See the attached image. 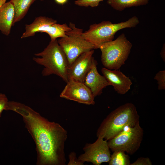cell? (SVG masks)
Here are the masks:
<instances>
[{
	"mask_svg": "<svg viewBox=\"0 0 165 165\" xmlns=\"http://www.w3.org/2000/svg\"><path fill=\"white\" fill-rule=\"evenodd\" d=\"M8 101L6 95L0 92V118L3 111L5 110L6 106Z\"/></svg>",
	"mask_w": 165,
	"mask_h": 165,
	"instance_id": "23",
	"label": "cell"
},
{
	"mask_svg": "<svg viewBox=\"0 0 165 165\" xmlns=\"http://www.w3.org/2000/svg\"><path fill=\"white\" fill-rule=\"evenodd\" d=\"M165 45H164V46H163L160 53L161 56L164 62H165Z\"/></svg>",
	"mask_w": 165,
	"mask_h": 165,
	"instance_id": "24",
	"label": "cell"
},
{
	"mask_svg": "<svg viewBox=\"0 0 165 165\" xmlns=\"http://www.w3.org/2000/svg\"><path fill=\"white\" fill-rule=\"evenodd\" d=\"M60 94V97L86 105H94V97L83 83L70 80Z\"/></svg>",
	"mask_w": 165,
	"mask_h": 165,
	"instance_id": "9",
	"label": "cell"
},
{
	"mask_svg": "<svg viewBox=\"0 0 165 165\" xmlns=\"http://www.w3.org/2000/svg\"><path fill=\"white\" fill-rule=\"evenodd\" d=\"M139 23L138 17L134 16L125 22L113 24L109 21H103L91 25L89 29L83 32V37L94 46L99 49L103 44L113 40L117 32L124 28L135 27Z\"/></svg>",
	"mask_w": 165,
	"mask_h": 165,
	"instance_id": "4",
	"label": "cell"
},
{
	"mask_svg": "<svg viewBox=\"0 0 165 165\" xmlns=\"http://www.w3.org/2000/svg\"><path fill=\"white\" fill-rule=\"evenodd\" d=\"M94 50H92L80 55L70 66L67 70L68 81L73 80L83 83L91 65Z\"/></svg>",
	"mask_w": 165,
	"mask_h": 165,
	"instance_id": "10",
	"label": "cell"
},
{
	"mask_svg": "<svg viewBox=\"0 0 165 165\" xmlns=\"http://www.w3.org/2000/svg\"><path fill=\"white\" fill-rule=\"evenodd\" d=\"M35 55L40 57H34L33 59L36 63L44 67L42 72L43 76L55 75L66 82L68 81V61L57 39L51 41L43 51Z\"/></svg>",
	"mask_w": 165,
	"mask_h": 165,
	"instance_id": "3",
	"label": "cell"
},
{
	"mask_svg": "<svg viewBox=\"0 0 165 165\" xmlns=\"http://www.w3.org/2000/svg\"><path fill=\"white\" fill-rule=\"evenodd\" d=\"M148 0H108L107 3L114 9L120 11L126 8L145 5Z\"/></svg>",
	"mask_w": 165,
	"mask_h": 165,
	"instance_id": "16",
	"label": "cell"
},
{
	"mask_svg": "<svg viewBox=\"0 0 165 165\" xmlns=\"http://www.w3.org/2000/svg\"><path fill=\"white\" fill-rule=\"evenodd\" d=\"M152 163L149 158L141 157L138 158L135 162L130 163V165H152Z\"/></svg>",
	"mask_w": 165,
	"mask_h": 165,
	"instance_id": "22",
	"label": "cell"
},
{
	"mask_svg": "<svg viewBox=\"0 0 165 165\" xmlns=\"http://www.w3.org/2000/svg\"><path fill=\"white\" fill-rule=\"evenodd\" d=\"M6 0H0V7L6 2Z\"/></svg>",
	"mask_w": 165,
	"mask_h": 165,
	"instance_id": "26",
	"label": "cell"
},
{
	"mask_svg": "<svg viewBox=\"0 0 165 165\" xmlns=\"http://www.w3.org/2000/svg\"><path fill=\"white\" fill-rule=\"evenodd\" d=\"M71 29L66 33V36L57 40L67 57L69 66L81 54L94 49V46L82 36L83 29L76 27L70 22Z\"/></svg>",
	"mask_w": 165,
	"mask_h": 165,
	"instance_id": "6",
	"label": "cell"
},
{
	"mask_svg": "<svg viewBox=\"0 0 165 165\" xmlns=\"http://www.w3.org/2000/svg\"><path fill=\"white\" fill-rule=\"evenodd\" d=\"M56 23L57 21L51 18L45 16L37 17L32 23L25 25V31L21 38L33 36L37 32L45 33L51 25Z\"/></svg>",
	"mask_w": 165,
	"mask_h": 165,
	"instance_id": "13",
	"label": "cell"
},
{
	"mask_svg": "<svg viewBox=\"0 0 165 165\" xmlns=\"http://www.w3.org/2000/svg\"><path fill=\"white\" fill-rule=\"evenodd\" d=\"M15 15L14 6L10 1L0 7V31L3 34L7 36L10 34Z\"/></svg>",
	"mask_w": 165,
	"mask_h": 165,
	"instance_id": "14",
	"label": "cell"
},
{
	"mask_svg": "<svg viewBox=\"0 0 165 165\" xmlns=\"http://www.w3.org/2000/svg\"><path fill=\"white\" fill-rule=\"evenodd\" d=\"M69 161L68 165H83V163L79 161L76 157V154L74 152L70 153L68 155Z\"/></svg>",
	"mask_w": 165,
	"mask_h": 165,
	"instance_id": "21",
	"label": "cell"
},
{
	"mask_svg": "<svg viewBox=\"0 0 165 165\" xmlns=\"http://www.w3.org/2000/svg\"><path fill=\"white\" fill-rule=\"evenodd\" d=\"M103 0H76L75 4L77 6L83 7H94L97 6L100 2Z\"/></svg>",
	"mask_w": 165,
	"mask_h": 165,
	"instance_id": "19",
	"label": "cell"
},
{
	"mask_svg": "<svg viewBox=\"0 0 165 165\" xmlns=\"http://www.w3.org/2000/svg\"><path fill=\"white\" fill-rule=\"evenodd\" d=\"M83 150L84 153L78 158L79 160L84 163L91 162L94 165H100L103 163L108 162L111 155L107 140L102 137H98L92 143H86Z\"/></svg>",
	"mask_w": 165,
	"mask_h": 165,
	"instance_id": "8",
	"label": "cell"
},
{
	"mask_svg": "<svg viewBox=\"0 0 165 165\" xmlns=\"http://www.w3.org/2000/svg\"><path fill=\"white\" fill-rule=\"evenodd\" d=\"M109 165H130V158L125 152L122 151L113 152L108 162Z\"/></svg>",
	"mask_w": 165,
	"mask_h": 165,
	"instance_id": "18",
	"label": "cell"
},
{
	"mask_svg": "<svg viewBox=\"0 0 165 165\" xmlns=\"http://www.w3.org/2000/svg\"><path fill=\"white\" fill-rule=\"evenodd\" d=\"M68 0H54L55 2L59 5H63L67 2Z\"/></svg>",
	"mask_w": 165,
	"mask_h": 165,
	"instance_id": "25",
	"label": "cell"
},
{
	"mask_svg": "<svg viewBox=\"0 0 165 165\" xmlns=\"http://www.w3.org/2000/svg\"><path fill=\"white\" fill-rule=\"evenodd\" d=\"M5 110L13 111L21 116L35 143L36 165H66L64 147L68 132L60 124L50 121L31 107L19 102L8 101Z\"/></svg>",
	"mask_w": 165,
	"mask_h": 165,
	"instance_id": "1",
	"label": "cell"
},
{
	"mask_svg": "<svg viewBox=\"0 0 165 165\" xmlns=\"http://www.w3.org/2000/svg\"><path fill=\"white\" fill-rule=\"evenodd\" d=\"M132 47L124 33L114 40L103 44L99 48L101 52L102 64L110 70L119 69L128 59Z\"/></svg>",
	"mask_w": 165,
	"mask_h": 165,
	"instance_id": "5",
	"label": "cell"
},
{
	"mask_svg": "<svg viewBox=\"0 0 165 165\" xmlns=\"http://www.w3.org/2000/svg\"><path fill=\"white\" fill-rule=\"evenodd\" d=\"M36 0H10L13 4L15 11V15L13 26L16 22L23 19L27 13L28 10Z\"/></svg>",
	"mask_w": 165,
	"mask_h": 165,
	"instance_id": "15",
	"label": "cell"
},
{
	"mask_svg": "<svg viewBox=\"0 0 165 165\" xmlns=\"http://www.w3.org/2000/svg\"><path fill=\"white\" fill-rule=\"evenodd\" d=\"M143 135V130L139 122L134 126L127 125L112 138L108 140L110 149L113 152L122 151L130 155L139 148Z\"/></svg>",
	"mask_w": 165,
	"mask_h": 165,
	"instance_id": "7",
	"label": "cell"
},
{
	"mask_svg": "<svg viewBox=\"0 0 165 165\" xmlns=\"http://www.w3.org/2000/svg\"><path fill=\"white\" fill-rule=\"evenodd\" d=\"M97 64V61L93 57L91 65L83 82L90 90L94 97L101 95L104 89L110 86L105 77L98 72Z\"/></svg>",
	"mask_w": 165,
	"mask_h": 165,
	"instance_id": "11",
	"label": "cell"
},
{
	"mask_svg": "<svg viewBox=\"0 0 165 165\" xmlns=\"http://www.w3.org/2000/svg\"><path fill=\"white\" fill-rule=\"evenodd\" d=\"M154 79L157 81L158 90H165V70L159 71L156 74Z\"/></svg>",
	"mask_w": 165,
	"mask_h": 165,
	"instance_id": "20",
	"label": "cell"
},
{
	"mask_svg": "<svg viewBox=\"0 0 165 165\" xmlns=\"http://www.w3.org/2000/svg\"><path fill=\"white\" fill-rule=\"evenodd\" d=\"M103 75L118 94H124L130 90L132 84L130 78L119 69L110 70L105 68L101 70Z\"/></svg>",
	"mask_w": 165,
	"mask_h": 165,
	"instance_id": "12",
	"label": "cell"
},
{
	"mask_svg": "<svg viewBox=\"0 0 165 165\" xmlns=\"http://www.w3.org/2000/svg\"><path fill=\"white\" fill-rule=\"evenodd\" d=\"M139 122L135 105L130 102L118 107L103 120L98 128L97 137L108 141L117 135L127 125L134 126Z\"/></svg>",
	"mask_w": 165,
	"mask_h": 165,
	"instance_id": "2",
	"label": "cell"
},
{
	"mask_svg": "<svg viewBox=\"0 0 165 165\" xmlns=\"http://www.w3.org/2000/svg\"><path fill=\"white\" fill-rule=\"evenodd\" d=\"M40 0V1H43L44 0Z\"/></svg>",
	"mask_w": 165,
	"mask_h": 165,
	"instance_id": "27",
	"label": "cell"
},
{
	"mask_svg": "<svg viewBox=\"0 0 165 165\" xmlns=\"http://www.w3.org/2000/svg\"><path fill=\"white\" fill-rule=\"evenodd\" d=\"M71 29L66 23L60 24L56 23L51 25L45 33L49 35L51 41H54L57 38L65 37L66 32Z\"/></svg>",
	"mask_w": 165,
	"mask_h": 165,
	"instance_id": "17",
	"label": "cell"
}]
</instances>
